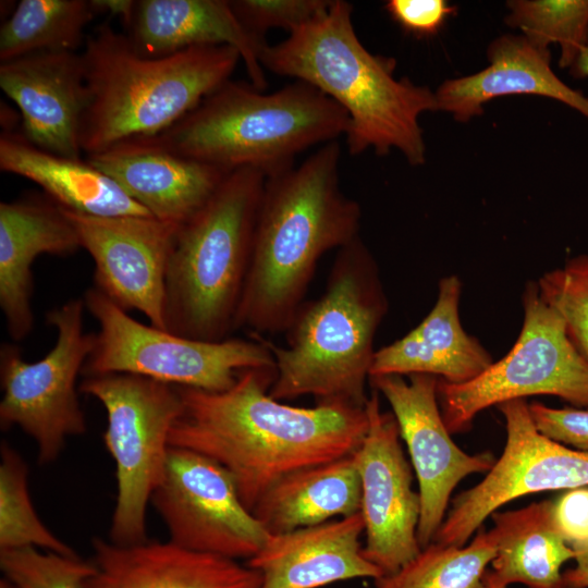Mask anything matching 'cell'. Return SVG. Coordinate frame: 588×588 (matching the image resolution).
Returning a JSON list of instances; mask_svg holds the SVG:
<instances>
[{
    "label": "cell",
    "instance_id": "6da1fadb",
    "mask_svg": "<svg viewBox=\"0 0 588 588\" xmlns=\"http://www.w3.org/2000/svg\"><path fill=\"white\" fill-rule=\"evenodd\" d=\"M274 377V367L257 368L223 391L177 387L183 409L169 434V446L224 467L250 512L287 475L354 454L368 429L365 407H298L271 397Z\"/></svg>",
    "mask_w": 588,
    "mask_h": 588
},
{
    "label": "cell",
    "instance_id": "7a4b0ae2",
    "mask_svg": "<svg viewBox=\"0 0 588 588\" xmlns=\"http://www.w3.org/2000/svg\"><path fill=\"white\" fill-rule=\"evenodd\" d=\"M340 159L336 139L266 177L234 331L285 332L321 257L359 236L362 209L341 189Z\"/></svg>",
    "mask_w": 588,
    "mask_h": 588
},
{
    "label": "cell",
    "instance_id": "3957f363",
    "mask_svg": "<svg viewBox=\"0 0 588 588\" xmlns=\"http://www.w3.org/2000/svg\"><path fill=\"white\" fill-rule=\"evenodd\" d=\"M352 12L350 2L331 0L286 39L267 44L260 52L261 65L315 86L347 112L350 155L372 148L385 156L396 149L411 166H421L427 149L419 117L438 111L436 94L408 77L395 78V59L363 46Z\"/></svg>",
    "mask_w": 588,
    "mask_h": 588
},
{
    "label": "cell",
    "instance_id": "277c9868",
    "mask_svg": "<svg viewBox=\"0 0 588 588\" xmlns=\"http://www.w3.org/2000/svg\"><path fill=\"white\" fill-rule=\"evenodd\" d=\"M388 310L379 266L358 236L338 250L322 294L298 308L286 346L259 335L274 360L270 396L365 407L375 338Z\"/></svg>",
    "mask_w": 588,
    "mask_h": 588
},
{
    "label": "cell",
    "instance_id": "5b68a950",
    "mask_svg": "<svg viewBox=\"0 0 588 588\" xmlns=\"http://www.w3.org/2000/svg\"><path fill=\"white\" fill-rule=\"evenodd\" d=\"M81 53L88 90L81 134L85 156L162 133L231 79L242 61L230 46L144 56L109 23L87 37Z\"/></svg>",
    "mask_w": 588,
    "mask_h": 588
},
{
    "label": "cell",
    "instance_id": "8992f818",
    "mask_svg": "<svg viewBox=\"0 0 588 588\" xmlns=\"http://www.w3.org/2000/svg\"><path fill=\"white\" fill-rule=\"evenodd\" d=\"M348 127L347 112L306 82L266 94L229 79L151 137L177 156L228 173L252 168L267 177L295 166L311 146L345 136Z\"/></svg>",
    "mask_w": 588,
    "mask_h": 588
},
{
    "label": "cell",
    "instance_id": "52a82bcc",
    "mask_svg": "<svg viewBox=\"0 0 588 588\" xmlns=\"http://www.w3.org/2000/svg\"><path fill=\"white\" fill-rule=\"evenodd\" d=\"M266 175L230 172L174 234L166 275V330L189 339L231 338L247 278Z\"/></svg>",
    "mask_w": 588,
    "mask_h": 588
},
{
    "label": "cell",
    "instance_id": "ba28073f",
    "mask_svg": "<svg viewBox=\"0 0 588 588\" xmlns=\"http://www.w3.org/2000/svg\"><path fill=\"white\" fill-rule=\"evenodd\" d=\"M98 323L82 376L132 373L175 387L223 391L247 369L274 367L259 335L203 341L133 319L95 286L84 294Z\"/></svg>",
    "mask_w": 588,
    "mask_h": 588
},
{
    "label": "cell",
    "instance_id": "9c48e42d",
    "mask_svg": "<svg viewBox=\"0 0 588 588\" xmlns=\"http://www.w3.org/2000/svg\"><path fill=\"white\" fill-rule=\"evenodd\" d=\"M78 389L101 403L107 414L103 441L117 479L109 540L146 541L147 505L163 476L170 430L183 409L179 389L132 373L84 377Z\"/></svg>",
    "mask_w": 588,
    "mask_h": 588
},
{
    "label": "cell",
    "instance_id": "30bf717a",
    "mask_svg": "<svg viewBox=\"0 0 588 588\" xmlns=\"http://www.w3.org/2000/svg\"><path fill=\"white\" fill-rule=\"evenodd\" d=\"M519 335L512 348L470 381L438 380V400L449 432L467 431L490 406L530 395H553L588 408V362L566 333L561 315L528 282L522 294Z\"/></svg>",
    "mask_w": 588,
    "mask_h": 588
},
{
    "label": "cell",
    "instance_id": "8fae6325",
    "mask_svg": "<svg viewBox=\"0 0 588 588\" xmlns=\"http://www.w3.org/2000/svg\"><path fill=\"white\" fill-rule=\"evenodd\" d=\"M83 298H73L46 314L57 338L39 360L27 362L15 344L0 348V426L19 427L37 446V461H57L69 438L86 432L77 377L94 347L95 333L84 329Z\"/></svg>",
    "mask_w": 588,
    "mask_h": 588
},
{
    "label": "cell",
    "instance_id": "7c38bea8",
    "mask_svg": "<svg viewBox=\"0 0 588 588\" xmlns=\"http://www.w3.org/2000/svg\"><path fill=\"white\" fill-rule=\"evenodd\" d=\"M504 417L506 441L486 477L452 500L433 537L445 546L468 539L507 502L527 494L588 487V452L559 443L535 426L525 399L498 405Z\"/></svg>",
    "mask_w": 588,
    "mask_h": 588
},
{
    "label": "cell",
    "instance_id": "4fadbf2b",
    "mask_svg": "<svg viewBox=\"0 0 588 588\" xmlns=\"http://www.w3.org/2000/svg\"><path fill=\"white\" fill-rule=\"evenodd\" d=\"M150 503L169 540L187 550L248 561L270 536L243 504L231 474L191 450L169 448Z\"/></svg>",
    "mask_w": 588,
    "mask_h": 588
},
{
    "label": "cell",
    "instance_id": "5bb4252c",
    "mask_svg": "<svg viewBox=\"0 0 588 588\" xmlns=\"http://www.w3.org/2000/svg\"><path fill=\"white\" fill-rule=\"evenodd\" d=\"M365 408L368 429L354 453L362 485L363 553L387 576L421 550L417 537L421 502L413 489L412 467L394 415L381 409L380 394L373 389Z\"/></svg>",
    "mask_w": 588,
    "mask_h": 588
},
{
    "label": "cell",
    "instance_id": "9a60e30c",
    "mask_svg": "<svg viewBox=\"0 0 588 588\" xmlns=\"http://www.w3.org/2000/svg\"><path fill=\"white\" fill-rule=\"evenodd\" d=\"M369 378L373 390L388 401L415 470L421 512L419 544L428 546L440 528L455 487L471 474L488 473L494 464L490 453L468 454L451 438L439 400V378L415 373Z\"/></svg>",
    "mask_w": 588,
    "mask_h": 588
},
{
    "label": "cell",
    "instance_id": "2e32d148",
    "mask_svg": "<svg viewBox=\"0 0 588 588\" xmlns=\"http://www.w3.org/2000/svg\"><path fill=\"white\" fill-rule=\"evenodd\" d=\"M62 209L95 262L94 286L125 311L135 309L166 330V275L177 228L154 217Z\"/></svg>",
    "mask_w": 588,
    "mask_h": 588
},
{
    "label": "cell",
    "instance_id": "e0dca14e",
    "mask_svg": "<svg viewBox=\"0 0 588 588\" xmlns=\"http://www.w3.org/2000/svg\"><path fill=\"white\" fill-rule=\"evenodd\" d=\"M0 87L21 113V133L38 148L83 158L88 105L81 52L45 51L0 63Z\"/></svg>",
    "mask_w": 588,
    "mask_h": 588
},
{
    "label": "cell",
    "instance_id": "ac0fdd59",
    "mask_svg": "<svg viewBox=\"0 0 588 588\" xmlns=\"http://www.w3.org/2000/svg\"><path fill=\"white\" fill-rule=\"evenodd\" d=\"M85 158L149 215L174 228L196 213L229 174L177 156L151 136L130 138Z\"/></svg>",
    "mask_w": 588,
    "mask_h": 588
},
{
    "label": "cell",
    "instance_id": "d6986e66",
    "mask_svg": "<svg viewBox=\"0 0 588 588\" xmlns=\"http://www.w3.org/2000/svg\"><path fill=\"white\" fill-rule=\"evenodd\" d=\"M79 248L76 229L49 197L0 203V307L13 341L26 339L34 328L32 266L36 257L69 256Z\"/></svg>",
    "mask_w": 588,
    "mask_h": 588
},
{
    "label": "cell",
    "instance_id": "ffe728a7",
    "mask_svg": "<svg viewBox=\"0 0 588 588\" xmlns=\"http://www.w3.org/2000/svg\"><path fill=\"white\" fill-rule=\"evenodd\" d=\"M95 574L85 588H260L261 574L237 560L146 540L94 538Z\"/></svg>",
    "mask_w": 588,
    "mask_h": 588
},
{
    "label": "cell",
    "instance_id": "44dd1931",
    "mask_svg": "<svg viewBox=\"0 0 588 588\" xmlns=\"http://www.w3.org/2000/svg\"><path fill=\"white\" fill-rule=\"evenodd\" d=\"M360 512L316 526L270 535L247 565L261 574L260 588H319L353 578L383 576L364 553Z\"/></svg>",
    "mask_w": 588,
    "mask_h": 588
},
{
    "label": "cell",
    "instance_id": "7402d4cb",
    "mask_svg": "<svg viewBox=\"0 0 588 588\" xmlns=\"http://www.w3.org/2000/svg\"><path fill=\"white\" fill-rule=\"evenodd\" d=\"M127 38L142 54L160 57L203 46H230L243 61L249 83L267 87L260 62L268 44L253 37L238 22L229 0H138Z\"/></svg>",
    "mask_w": 588,
    "mask_h": 588
},
{
    "label": "cell",
    "instance_id": "603a6c76",
    "mask_svg": "<svg viewBox=\"0 0 588 588\" xmlns=\"http://www.w3.org/2000/svg\"><path fill=\"white\" fill-rule=\"evenodd\" d=\"M483 70L446 79L434 91L438 111L468 122L483 105L509 95H536L558 100L588 119V96L565 84L552 70L550 49L534 46L523 35L505 34L487 48Z\"/></svg>",
    "mask_w": 588,
    "mask_h": 588
},
{
    "label": "cell",
    "instance_id": "cb8c5ba5",
    "mask_svg": "<svg viewBox=\"0 0 588 588\" xmlns=\"http://www.w3.org/2000/svg\"><path fill=\"white\" fill-rule=\"evenodd\" d=\"M461 295L457 275L441 278L429 314L407 334L376 351L370 377L425 373L460 384L482 373L493 360L482 344L464 330Z\"/></svg>",
    "mask_w": 588,
    "mask_h": 588
},
{
    "label": "cell",
    "instance_id": "d4e9b609",
    "mask_svg": "<svg viewBox=\"0 0 588 588\" xmlns=\"http://www.w3.org/2000/svg\"><path fill=\"white\" fill-rule=\"evenodd\" d=\"M0 170L33 181L47 197L70 211L96 217H152L86 158L42 150L22 133H1Z\"/></svg>",
    "mask_w": 588,
    "mask_h": 588
},
{
    "label": "cell",
    "instance_id": "484cf974",
    "mask_svg": "<svg viewBox=\"0 0 588 588\" xmlns=\"http://www.w3.org/2000/svg\"><path fill=\"white\" fill-rule=\"evenodd\" d=\"M491 518L497 552L483 577L487 588H567L561 568L575 551L554 523L553 502L494 512Z\"/></svg>",
    "mask_w": 588,
    "mask_h": 588
},
{
    "label": "cell",
    "instance_id": "4316f807",
    "mask_svg": "<svg viewBox=\"0 0 588 588\" xmlns=\"http://www.w3.org/2000/svg\"><path fill=\"white\" fill-rule=\"evenodd\" d=\"M360 476L352 454L287 475L252 513L270 535H278L351 516L360 512Z\"/></svg>",
    "mask_w": 588,
    "mask_h": 588
},
{
    "label": "cell",
    "instance_id": "83f0119b",
    "mask_svg": "<svg viewBox=\"0 0 588 588\" xmlns=\"http://www.w3.org/2000/svg\"><path fill=\"white\" fill-rule=\"evenodd\" d=\"M91 0H21L0 28V61L45 51L77 52L96 16Z\"/></svg>",
    "mask_w": 588,
    "mask_h": 588
},
{
    "label": "cell",
    "instance_id": "f1b7e54d",
    "mask_svg": "<svg viewBox=\"0 0 588 588\" xmlns=\"http://www.w3.org/2000/svg\"><path fill=\"white\" fill-rule=\"evenodd\" d=\"M497 552L492 532L481 527L468 546L430 542L376 588H487L483 577Z\"/></svg>",
    "mask_w": 588,
    "mask_h": 588
},
{
    "label": "cell",
    "instance_id": "f546056e",
    "mask_svg": "<svg viewBox=\"0 0 588 588\" xmlns=\"http://www.w3.org/2000/svg\"><path fill=\"white\" fill-rule=\"evenodd\" d=\"M0 550L35 547L63 555H77L39 518L28 486V467L7 442L0 448Z\"/></svg>",
    "mask_w": 588,
    "mask_h": 588
},
{
    "label": "cell",
    "instance_id": "4dcf8cb0",
    "mask_svg": "<svg viewBox=\"0 0 588 588\" xmlns=\"http://www.w3.org/2000/svg\"><path fill=\"white\" fill-rule=\"evenodd\" d=\"M506 7L505 23L534 46H560L562 69H569L588 44V0H512Z\"/></svg>",
    "mask_w": 588,
    "mask_h": 588
},
{
    "label": "cell",
    "instance_id": "1f68e13d",
    "mask_svg": "<svg viewBox=\"0 0 588 588\" xmlns=\"http://www.w3.org/2000/svg\"><path fill=\"white\" fill-rule=\"evenodd\" d=\"M0 568L19 588H85L96 572L91 561L35 547L0 550Z\"/></svg>",
    "mask_w": 588,
    "mask_h": 588
},
{
    "label": "cell",
    "instance_id": "d6a6232c",
    "mask_svg": "<svg viewBox=\"0 0 588 588\" xmlns=\"http://www.w3.org/2000/svg\"><path fill=\"white\" fill-rule=\"evenodd\" d=\"M542 299L563 318L568 339L588 362V255L574 256L537 281Z\"/></svg>",
    "mask_w": 588,
    "mask_h": 588
},
{
    "label": "cell",
    "instance_id": "836d02e7",
    "mask_svg": "<svg viewBox=\"0 0 588 588\" xmlns=\"http://www.w3.org/2000/svg\"><path fill=\"white\" fill-rule=\"evenodd\" d=\"M243 27L256 39L266 41V33L280 27L289 33L324 11L331 0H229Z\"/></svg>",
    "mask_w": 588,
    "mask_h": 588
},
{
    "label": "cell",
    "instance_id": "e575fe53",
    "mask_svg": "<svg viewBox=\"0 0 588 588\" xmlns=\"http://www.w3.org/2000/svg\"><path fill=\"white\" fill-rule=\"evenodd\" d=\"M536 428L566 446L588 452V408H553L540 402L528 404Z\"/></svg>",
    "mask_w": 588,
    "mask_h": 588
},
{
    "label": "cell",
    "instance_id": "d590c367",
    "mask_svg": "<svg viewBox=\"0 0 588 588\" xmlns=\"http://www.w3.org/2000/svg\"><path fill=\"white\" fill-rule=\"evenodd\" d=\"M384 9L404 32L416 37L436 35L457 10L445 0H389Z\"/></svg>",
    "mask_w": 588,
    "mask_h": 588
},
{
    "label": "cell",
    "instance_id": "8d00e7d4",
    "mask_svg": "<svg viewBox=\"0 0 588 588\" xmlns=\"http://www.w3.org/2000/svg\"><path fill=\"white\" fill-rule=\"evenodd\" d=\"M553 518L571 547L588 542V488L567 490L553 502Z\"/></svg>",
    "mask_w": 588,
    "mask_h": 588
},
{
    "label": "cell",
    "instance_id": "74e56055",
    "mask_svg": "<svg viewBox=\"0 0 588 588\" xmlns=\"http://www.w3.org/2000/svg\"><path fill=\"white\" fill-rule=\"evenodd\" d=\"M576 566L563 572L567 588H588V542L572 546Z\"/></svg>",
    "mask_w": 588,
    "mask_h": 588
},
{
    "label": "cell",
    "instance_id": "f35d334b",
    "mask_svg": "<svg viewBox=\"0 0 588 588\" xmlns=\"http://www.w3.org/2000/svg\"><path fill=\"white\" fill-rule=\"evenodd\" d=\"M96 14L107 13L111 16H118L125 27L130 24L136 1L134 0H91Z\"/></svg>",
    "mask_w": 588,
    "mask_h": 588
},
{
    "label": "cell",
    "instance_id": "ab89813d",
    "mask_svg": "<svg viewBox=\"0 0 588 588\" xmlns=\"http://www.w3.org/2000/svg\"><path fill=\"white\" fill-rule=\"evenodd\" d=\"M569 73L576 78L588 77V44L581 49L574 63L571 65Z\"/></svg>",
    "mask_w": 588,
    "mask_h": 588
},
{
    "label": "cell",
    "instance_id": "60d3db41",
    "mask_svg": "<svg viewBox=\"0 0 588 588\" xmlns=\"http://www.w3.org/2000/svg\"><path fill=\"white\" fill-rule=\"evenodd\" d=\"M0 588H19L12 580L3 576L0 580Z\"/></svg>",
    "mask_w": 588,
    "mask_h": 588
}]
</instances>
